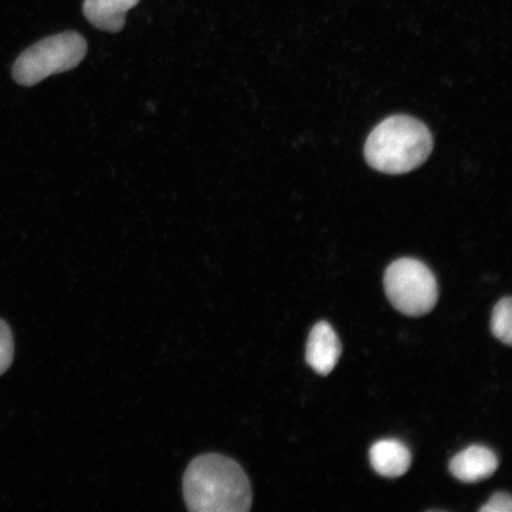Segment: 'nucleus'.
<instances>
[{"label":"nucleus","instance_id":"1","mask_svg":"<svg viewBox=\"0 0 512 512\" xmlns=\"http://www.w3.org/2000/svg\"><path fill=\"white\" fill-rule=\"evenodd\" d=\"M183 494L194 512H246L253 502L246 472L232 458L215 453L192 460L183 478Z\"/></svg>","mask_w":512,"mask_h":512},{"label":"nucleus","instance_id":"2","mask_svg":"<svg viewBox=\"0 0 512 512\" xmlns=\"http://www.w3.org/2000/svg\"><path fill=\"white\" fill-rule=\"evenodd\" d=\"M432 150V134L425 124L407 115H394L370 133L364 156L371 168L401 175L418 168Z\"/></svg>","mask_w":512,"mask_h":512},{"label":"nucleus","instance_id":"3","mask_svg":"<svg viewBox=\"0 0 512 512\" xmlns=\"http://www.w3.org/2000/svg\"><path fill=\"white\" fill-rule=\"evenodd\" d=\"M87 54V42L78 32L68 31L34 44L18 57L12 76L19 85L35 86L53 74L68 72Z\"/></svg>","mask_w":512,"mask_h":512},{"label":"nucleus","instance_id":"4","mask_svg":"<svg viewBox=\"0 0 512 512\" xmlns=\"http://www.w3.org/2000/svg\"><path fill=\"white\" fill-rule=\"evenodd\" d=\"M383 283L389 302L403 315L425 316L438 302L437 280L430 268L419 260L394 261L384 273Z\"/></svg>","mask_w":512,"mask_h":512},{"label":"nucleus","instance_id":"5","mask_svg":"<svg viewBox=\"0 0 512 512\" xmlns=\"http://www.w3.org/2000/svg\"><path fill=\"white\" fill-rule=\"evenodd\" d=\"M342 355V345L332 326L319 322L310 332L306 345V362L319 375L328 376Z\"/></svg>","mask_w":512,"mask_h":512},{"label":"nucleus","instance_id":"6","mask_svg":"<svg viewBox=\"0 0 512 512\" xmlns=\"http://www.w3.org/2000/svg\"><path fill=\"white\" fill-rule=\"evenodd\" d=\"M448 469L460 482L478 483L494 475L498 469V458L490 448L472 445L456 454Z\"/></svg>","mask_w":512,"mask_h":512},{"label":"nucleus","instance_id":"7","mask_svg":"<svg viewBox=\"0 0 512 512\" xmlns=\"http://www.w3.org/2000/svg\"><path fill=\"white\" fill-rule=\"evenodd\" d=\"M370 464L382 477L398 478L409 470L412 454L408 447L396 439H383L371 446Z\"/></svg>","mask_w":512,"mask_h":512},{"label":"nucleus","instance_id":"8","mask_svg":"<svg viewBox=\"0 0 512 512\" xmlns=\"http://www.w3.org/2000/svg\"><path fill=\"white\" fill-rule=\"evenodd\" d=\"M139 0H85L83 14L95 28L107 32H119L126 23L127 12Z\"/></svg>","mask_w":512,"mask_h":512},{"label":"nucleus","instance_id":"9","mask_svg":"<svg viewBox=\"0 0 512 512\" xmlns=\"http://www.w3.org/2000/svg\"><path fill=\"white\" fill-rule=\"evenodd\" d=\"M491 331L499 341L511 345L512 343V300L505 297L499 300L492 312Z\"/></svg>","mask_w":512,"mask_h":512},{"label":"nucleus","instance_id":"10","mask_svg":"<svg viewBox=\"0 0 512 512\" xmlns=\"http://www.w3.org/2000/svg\"><path fill=\"white\" fill-rule=\"evenodd\" d=\"M15 343L9 325L0 319V375L8 370L14 361Z\"/></svg>","mask_w":512,"mask_h":512},{"label":"nucleus","instance_id":"11","mask_svg":"<svg viewBox=\"0 0 512 512\" xmlns=\"http://www.w3.org/2000/svg\"><path fill=\"white\" fill-rule=\"evenodd\" d=\"M512 498L505 492H497L479 509L480 512H511Z\"/></svg>","mask_w":512,"mask_h":512}]
</instances>
